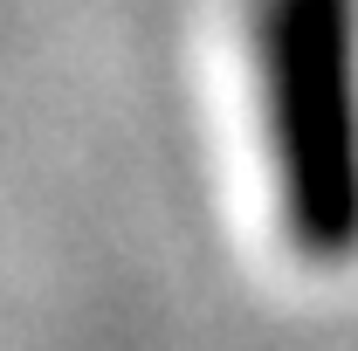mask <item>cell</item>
I'll list each match as a JSON object with an SVG mask.
<instances>
[{
    "mask_svg": "<svg viewBox=\"0 0 358 351\" xmlns=\"http://www.w3.org/2000/svg\"><path fill=\"white\" fill-rule=\"evenodd\" d=\"M255 69L282 234L303 262L358 255V0H255Z\"/></svg>",
    "mask_w": 358,
    "mask_h": 351,
    "instance_id": "1",
    "label": "cell"
}]
</instances>
